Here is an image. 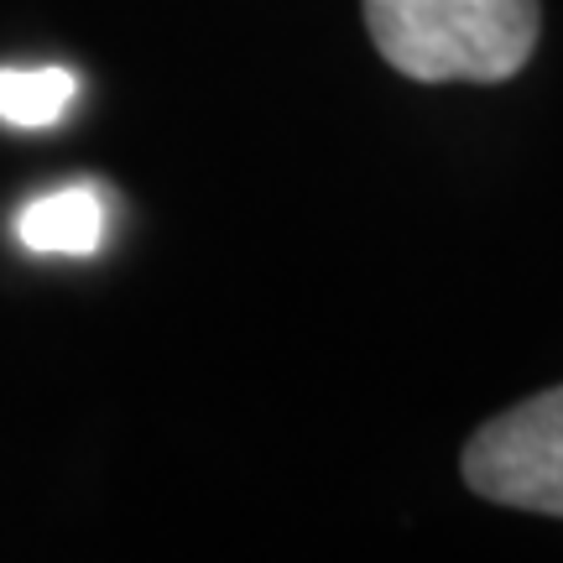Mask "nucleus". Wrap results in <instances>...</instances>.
<instances>
[{"label":"nucleus","mask_w":563,"mask_h":563,"mask_svg":"<svg viewBox=\"0 0 563 563\" xmlns=\"http://www.w3.org/2000/svg\"><path fill=\"white\" fill-rule=\"evenodd\" d=\"M371 42L418 84L511 79L543 26L538 0H365Z\"/></svg>","instance_id":"1"},{"label":"nucleus","mask_w":563,"mask_h":563,"mask_svg":"<svg viewBox=\"0 0 563 563\" xmlns=\"http://www.w3.org/2000/svg\"><path fill=\"white\" fill-rule=\"evenodd\" d=\"M464 485L511 511L563 517V386L490 418L464 443Z\"/></svg>","instance_id":"2"},{"label":"nucleus","mask_w":563,"mask_h":563,"mask_svg":"<svg viewBox=\"0 0 563 563\" xmlns=\"http://www.w3.org/2000/svg\"><path fill=\"white\" fill-rule=\"evenodd\" d=\"M16 235L37 256H95L104 241V199L89 183H68L16 214Z\"/></svg>","instance_id":"3"},{"label":"nucleus","mask_w":563,"mask_h":563,"mask_svg":"<svg viewBox=\"0 0 563 563\" xmlns=\"http://www.w3.org/2000/svg\"><path fill=\"white\" fill-rule=\"evenodd\" d=\"M79 84L68 68H0V121L16 131H47L68 115Z\"/></svg>","instance_id":"4"}]
</instances>
